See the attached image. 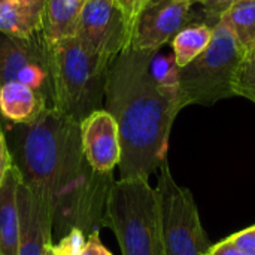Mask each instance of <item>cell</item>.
Returning a JSON list of instances; mask_svg holds the SVG:
<instances>
[{
    "label": "cell",
    "mask_w": 255,
    "mask_h": 255,
    "mask_svg": "<svg viewBox=\"0 0 255 255\" xmlns=\"http://www.w3.org/2000/svg\"><path fill=\"white\" fill-rule=\"evenodd\" d=\"M9 82L28 85L54 108L51 42L43 31L30 37L0 33V87Z\"/></svg>",
    "instance_id": "obj_7"
},
{
    "label": "cell",
    "mask_w": 255,
    "mask_h": 255,
    "mask_svg": "<svg viewBox=\"0 0 255 255\" xmlns=\"http://www.w3.org/2000/svg\"><path fill=\"white\" fill-rule=\"evenodd\" d=\"M75 37L85 49L112 63L130 45V25L117 0H88Z\"/></svg>",
    "instance_id": "obj_9"
},
{
    "label": "cell",
    "mask_w": 255,
    "mask_h": 255,
    "mask_svg": "<svg viewBox=\"0 0 255 255\" xmlns=\"http://www.w3.org/2000/svg\"><path fill=\"white\" fill-rule=\"evenodd\" d=\"M19 218L18 255H43L52 245V217L46 197L27 187L22 179L16 191Z\"/></svg>",
    "instance_id": "obj_10"
},
{
    "label": "cell",
    "mask_w": 255,
    "mask_h": 255,
    "mask_svg": "<svg viewBox=\"0 0 255 255\" xmlns=\"http://www.w3.org/2000/svg\"><path fill=\"white\" fill-rule=\"evenodd\" d=\"M233 93L255 103V49L241 60L233 79Z\"/></svg>",
    "instance_id": "obj_19"
},
{
    "label": "cell",
    "mask_w": 255,
    "mask_h": 255,
    "mask_svg": "<svg viewBox=\"0 0 255 255\" xmlns=\"http://www.w3.org/2000/svg\"><path fill=\"white\" fill-rule=\"evenodd\" d=\"M1 1H4V0H0V3H1Z\"/></svg>",
    "instance_id": "obj_30"
},
{
    "label": "cell",
    "mask_w": 255,
    "mask_h": 255,
    "mask_svg": "<svg viewBox=\"0 0 255 255\" xmlns=\"http://www.w3.org/2000/svg\"><path fill=\"white\" fill-rule=\"evenodd\" d=\"M244 55L235 34L220 19L214 27L208 48L190 64L179 69L181 108L190 105L212 106L233 97V79Z\"/></svg>",
    "instance_id": "obj_5"
},
{
    "label": "cell",
    "mask_w": 255,
    "mask_h": 255,
    "mask_svg": "<svg viewBox=\"0 0 255 255\" xmlns=\"http://www.w3.org/2000/svg\"><path fill=\"white\" fill-rule=\"evenodd\" d=\"M4 124L12 163L22 182L49 203L52 236L61 239L73 229L88 236L105 227L114 172L99 173L88 164L81 145V124L54 108L28 124Z\"/></svg>",
    "instance_id": "obj_1"
},
{
    "label": "cell",
    "mask_w": 255,
    "mask_h": 255,
    "mask_svg": "<svg viewBox=\"0 0 255 255\" xmlns=\"http://www.w3.org/2000/svg\"><path fill=\"white\" fill-rule=\"evenodd\" d=\"M163 48L151 51L148 63L149 73L161 90L179 100V66L176 64L173 51H164Z\"/></svg>",
    "instance_id": "obj_18"
},
{
    "label": "cell",
    "mask_w": 255,
    "mask_h": 255,
    "mask_svg": "<svg viewBox=\"0 0 255 255\" xmlns=\"http://www.w3.org/2000/svg\"><path fill=\"white\" fill-rule=\"evenodd\" d=\"M151 51L124 49L109 66L105 108L120 133L121 178L149 179L167 160L169 137L176 115L178 97L161 90L149 73Z\"/></svg>",
    "instance_id": "obj_2"
},
{
    "label": "cell",
    "mask_w": 255,
    "mask_h": 255,
    "mask_svg": "<svg viewBox=\"0 0 255 255\" xmlns=\"http://www.w3.org/2000/svg\"><path fill=\"white\" fill-rule=\"evenodd\" d=\"M45 109L46 100L33 88L21 82H9L0 87V115L9 124H28Z\"/></svg>",
    "instance_id": "obj_12"
},
{
    "label": "cell",
    "mask_w": 255,
    "mask_h": 255,
    "mask_svg": "<svg viewBox=\"0 0 255 255\" xmlns=\"http://www.w3.org/2000/svg\"><path fill=\"white\" fill-rule=\"evenodd\" d=\"M105 227L114 232L123 255H166L160 199L148 179L114 182Z\"/></svg>",
    "instance_id": "obj_3"
},
{
    "label": "cell",
    "mask_w": 255,
    "mask_h": 255,
    "mask_svg": "<svg viewBox=\"0 0 255 255\" xmlns=\"http://www.w3.org/2000/svg\"><path fill=\"white\" fill-rule=\"evenodd\" d=\"M12 157H10V152H9V148H7V142H6V137H4V131H3V127H1V123H0V185L9 170V167L12 166Z\"/></svg>",
    "instance_id": "obj_24"
},
{
    "label": "cell",
    "mask_w": 255,
    "mask_h": 255,
    "mask_svg": "<svg viewBox=\"0 0 255 255\" xmlns=\"http://www.w3.org/2000/svg\"><path fill=\"white\" fill-rule=\"evenodd\" d=\"M194 6L187 0H145L131 24L128 46L137 51H157L190 24L214 25L208 13L202 7L194 10Z\"/></svg>",
    "instance_id": "obj_8"
},
{
    "label": "cell",
    "mask_w": 255,
    "mask_h": 255,
    "mask_svg": "<svg viewBox=\"0 0 255 255\" xmlns=\"http://www.w3.org/2000/svg\"><path fill=\"white\" fill-rule=\"evenodd\" d=\"M87 242V235L79 229L70 230L57 244H52V255H81Z\"/></svg>",
    "instance_id": "obj_20"
},
{
    "label": "cell",
    "mask_w": 255,
    "mask_h": 255,
    "mask_svg": "<svg viewBox=\"0 0 255 255\" xmlns=\"http://www.w3.org/2000/svg\"><path fill=\"white\" fill-rule=\"evenodd\" d=\"M117 3L120 4L128 25H130V30H131V24L137 15V12L140 10L142 4L145 3V0H117Z\"/></svg>",
    "instance_id": "obj_25"
},
{
    "label": "cell",
    "mask_w": 255,
    "mask_h": 255,
    "mask_svg": "<svg viewBox=\"0 0 255 255\" xmlns=\"http://www.w3.org/2000/svg\"><path fill=\"white\" fill-rule=\"evenodd\" d=\"M51 247H52V245H49V247L46 248V251H45V254L43 255H52V250H51Z\"/></svg>",
    "instance_id": "obj_28"
},
{
    "label": "cell",
    "mask_w": 255,
    "mask_h": 255,
    "mask_svg": "<svg viewBox=\"0 0 255 255\" xmlns=\"http://www.w3.org/2000/svg\"><path fill=\"white\" fill-rule=\"evenodd\" d=\"M155 190L161 206L166 255H206L212 244L202 226L196 200L188 188L176 184L167 160L157 170Z\"/></svg>",
    "instance_id": "obj_6"
},
{
    "label": "cell",
    "mask_w": 255,
    "mask_h": 255,
    "mask_svg": "<svg viewBox=\"0 0 255 255\" xmlns=\"http://www.w3.org/2000/svg\"><path fill=\"white\" fill-rule=\"evenodd\" d=\"M19 181L21 175L12 164L0 185V255H18L19 218L16 191Z\"/></svg>",
    "instance_id": "obj_13"
},
{
    "label": "cell",
    "mask_w": 255,
    "mask_h": 255,
    "mask_svg": "<svg viewBox=\"0 0 255 255\" xmlns=\"http://www.w3.org/2000/svg\"><path fill=\"white\" fill-rule=\"evenodd\" d=\"M235 1H239V0H200L197 6H200L208 13L211 22L215 25L220 21L221 13Z\"/></svg>",
    "instance_id": "obj_22"
},
{
    "label": "cell",
    "mask_w": 255,
    "mask_h": 255,
    "mask_svg": "<svg viewBox=\"0 0 255 255\" xmlns=\"http://www.w3.org/2000/svg\"><path fill=\"white\" fill-rule=\"evenodd\" d=\"M81 255H112V253L108 251V248L102 244L100 232L96 230L87 236V242H85L84 251Z\"/></svg>",
    "instance_id": "obj_23"
},
{
    "label": "cell",
    "mask_w": 255,
    "mask_h": 255,
    "mask_svg": "<svg viewBox=\"0 0 255 255\" xmlns=\"http://www.w3.org/2000/svg\"><path fill=\"white\" fill-rule=\"evenodd\" d=\"M46 0L30 3H0V33L15 37H30L43 31V13Z\"/></svg>",
    "instance_id": "obj_14"
},
{
    "label": "cell",
    "mask_w": 255,
    "mask_h": 255,
    "mask_svg": "<svg viewBox=\"0 0 255 255\" xmlns=\"http://www.w3.org/2000/svg\"><path fill=\"white\" fill-rule=\"evenodd\" d=\"M206 255H245L235 244H232L229 239H224L215 245H211Z\"/></svg>",
    "instance_id": "obj_26"
},
{
    "label": "cell",
    "mask_w": 255,
    "mask_h": 255,
    "mask_svg": "<svg viewBox=\"0 0 255 255\" xmlns=\"http://www.w3.org/2000/svg\"><path fill=\"white\" fill-rule=\"evenodd\" d=\"M7 1H13V3H30V1H37V0H7Z\"/></svg>",
    "instance_id": "obj_27"
},
{
    "label": "cell",
    "mask_w": 255,
    "mask_h": 255,
    "mask_svg": "<svg viewBox=\"0 0 255 255\" xmlns=\"http://www.w3.org/2000/svg\"><path fill=\"white\" fill-rule=\"evenodd\" d=\"M187 1H188L190 4H193V6H194V4H199V3H200V0H187Z\"/></svg>",
    "instance_id": "obj_29"
},
{
    "label": "cell",
    "mask_w": 255,
    "mask_h": 255,
    "mask_svg": "<svg viewBox=\"0 0 255 255\" xmlns=\"http://www.w3.org/2000/svg\"><path fill=\"white\" fill-rule=\"evenodd\" d=\"M212 33L214 25L208 22H196L184 27L170 40V49L173 51L179 69L190 64L208 48L212 40Z\"/></svg>",
    "instance_id": "obj_16"
},
{
    "label": "cell",
    "mask_w": 255,
    "mask_h": 255,
    "mask_svg": "<svg viewBox=\"0 0 255 255\" xmlns=\"http://www.w3.org/2000/svg\"><path fill=\"white\" fill-rule=\"evenodd\" d=\"M81 145L88 164L99 173H112L121 158L118 126L106 109L81 123Z\"/></svg>",
    "instance_id": "obj_11"
},
{
    "label": "cell",
    "mask_w": 255,
    "mask_h": 255,
    "mask_svg": "<svg viewBox=\"0 0 255 255\" xmlns=\"http://www.w3.org/2000/svg\"><path fill=\"white\" fill-rule=\"evenodd\" d=\"M54 109L76 123L103 109L109 61L85 49L76 37L51 42Z\"/></svg>",
    "instance_id": "obj_4"
},
{
    "label": "cell",
    "mask_w": 255,
    "mask_h": 255,
    "mask_svg": "<svg viewBox=\"0 0 255 255\" xmlns=\"http://www.w3.org/2000/svg\"><path fill=\"white\" fill-rule=\"evenodd\" d=\"M227 239L235 244L245 255H255V226L238 232L229 236Z\"/></svg>",
    "instance_id": "obj_21"
},
{
    "label": "cell",
    "mask_w": 255,
    "mask_h": 255,
    "mask_svg": "<svg viewBox=\"0 0 255 255\" xmlns=\"http://www.w3.org/2000/svg\"><path fill=\"white\" fill-rule=\"evenodd\" d=\"M235 34L244 54L255 49V0L232 3L220 16Z\"/></svg>",
    "instance_id": "obj_17"
},
{
    "label": "cell",
    "mask_w": 255,
    "mask_h": 255,
    "mask_svg": "<svg viewBox=\"0 0 255 255\" xmlns=\"http://www.w3.org/2000/svg\"><path fill=\"white\" fill-rule=\"evenodd\" d=\"M88 0H46L43 33L49 42L75 37L82 9Z\"/></svg>",
    "instance_id": "obj_15"
}]
</instances>
